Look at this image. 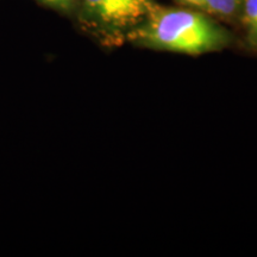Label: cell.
<instances>
[{
	"label": "cell",
	"mask_w": 257,
	"mask_h": 257,
	"mask_svg": "<svg viewBox=\"0 0 257 257\" xmlns=\"http://www.w3.org/2000/svg\"><path fill=\"white\" fill-rule=\"evenodd\" d=\"M146 46L197 55L223 46L225 35L204 16L178 9H150L147 22L134 32Z\"/></svg>",
	"instance_id": "cell-1"
},
{
	"label": "cell",
	"mask_w": 257,
	"mask_h": 257,
	"mask_svg": "<svg viewBox=\"0 0 257 257\" xmlns=\"http://www.w3.org/2000/svg\"><path fill=\"white\" fill-rule=\"evenodd\" d=\"M152 0H79L78 21L86 31L107 38L149 14Z\"/></svg>",
	"instance_id": "cell-2"
},
{
	"label": "cell",
	"mask_w": 257,
	"mask_h": 257,
	"mask_svg": "<svg viewBox=\"0 0 257 257\" xmlns=\"http://www.w3.org/2000/svg\"><path fill=\"white\" fill-rule=\"evenodd\" d=\"M242 0H204L202 9L218 16H231L238 9Z\"/></svg>",
	"instance_id": "cell-3"
},
{
	"label": "cell",
	"mask_w": 257,
	"mask_h": 257,
	"mask_svg": "<svg viewBox=\"0 0 257 257\" xmlns=\"http://www.w3.org/2000/svg\"><path fill=\"white\" fill-rule=\"evenodd\" d=\"M245 22L249 25L252 37L257 40V0H245Z\"/></svg>",
	"instance_id": "cell-4"
},
{
	"label": "cell",
	"mask_w": 257,
	"mask_h": 257,
	"mask_svg": "<svg viewBox=\"0 0 257 257\" xmlns=\"http://www.w3.org/2000/svg\"><path fill=\"white\" fill-rule=\"evenodd\" d=\"M36 2L42 5H46L47 8L56 10L59 12L69 14V12H73L75 10L79 0H36Z\"/></svg>",
	"instance_id": "cell-5"
},
{
	"label": "cell",
	"mask_w": 257,
	"mask_h": 257,
	"mask_svg": "<svg viewBox=\"0 0 257 257\" xmlns=\"http://www.w3.org/2000/svg\"><path fill=\"white\" fill-rule=\"evenodd\" d=\"M180 2L186 3L188 5H193V6H197V8H201L204 5V0H180Z\"/></svg>",
	"instance_id": "cell-6"
}]
</instances>
